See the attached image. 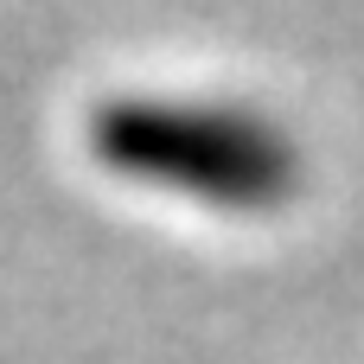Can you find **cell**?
Returning <instances> with one entry per match:
<instances>
[{
	"instance_id": "obj_1",
	"label": "cell",
	"mask_w": 364,
	"mask_h": 364,
	"mask_svg": "<svg viewBox=\"0 0 364 364\" xmlns=\"http://www.w3.org/2000/svg\"><path fill=\"white\" fill-rule=\"evenodd\" d=\"M90 154L109 179L218 218L282 211L301 186L294 141L269 115L218 96H109L90 115Z\"/></svg>"
}]
</instances>
